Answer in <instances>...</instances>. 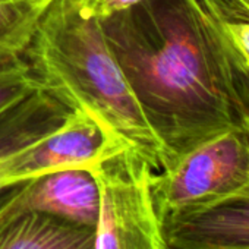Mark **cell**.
Returning a JSON list of instances; mask_svg holds the SVG:
<instances>
[{"label": "cell", "instance_id": "5", "mask_svg": "<svg viewBox=\"0 0 249 249\" xmlns=\"http://www.w3.org/2000/svg\"><path fill=\"white\" fill-rule=\"evenodd\" d=\"M101 124L75 108L60 126L40 141L19 150L0 166V188L66 169H92L120 148Z\"/></svg>", "mask_w": 249, "mask_h": 249}, {"label": "cell", "instance_id": "3", "mask_svg": "<svg viewBox=\"0 0 249 249\" xmlns=\"http://www.w3.org/2000/svg\"><path fill=\"white\" fill-rule=\"evenodd\" d=\"M100 186L97 249H163L166 242L151 192L156 169L137 150L120 147L92 169Z\"/></svg>", "mask_w": 249, "mask_h": 249}, {"label": "cell", "instance_id": "14", "mask_svg": "<svg viewBox=\"0 0 249 249\" xmlns=\"http://www.w3.org/2000/svg\"><path fill=\"white\" fill-rule=\"evenodd\" d=\"M240 2H243V3H246L249 6V0H240Z\"/></svg>", "mask_w": 249, "mask_h": 249}, {"label": "cell", "instance_id": "7", "mask_svg": "<svg viewBox=\"0 0 249 249\" xmlns=\"http://www.w3.org/2000/svg\"><path fill=\"white\" fill-rule=\"evenodd\" d=\"M169 249H249V182L199 210L160 218Z\"/></svg>", "mask_w": 249, "mask_h": 249}, {"label": "cell", "instance_id": "8", "mask_svg": "<svg viewBox=\"0 0 249 249\" xmlns=\"http://www.w3.org/2000/svg\"><path fill=\"white\" fill-rule=\"evenodd\" d=\"M73 110L63 97L43 85L0 113V166L12 154L56 131ZM18 186L0 188V210Z\"/></svg>", "mask_w": 249, "mask_h": 249}, {"label": "cell", "instance_id": "11", "mask_svg": "<svg viewBox=\"0 0 249 249\" xmlns=\"http://www.w3.org/2000/svg\"><path fill=\"white\" fill-rule=\"evenodd\" d=\"M41 87L43 84L24 57L0 65V113Z\"/></svg>", "mask_w": 249, "mask_h": 249}, {"label": "cell", "instance_id": "9", "mask_svg": "<svg viewBox=\"0 0 249 249\" xmlns=\"http://www.w3.org/2000/svg\"><path fill=\"white\" fill-rule=\"evenodd\" d=\"M95 229L27 211L0 217V249H97Z\"/></svg>", "mask_w": 249, "mask_h": 249}, {"label": "cell", "instance_id": "10", "mask_svg": "<svg viewBox=\"0 0 249 249\" xmlns=\"http://www.w3.org/2000/svg\"><path fill=\"white\" fill-rule=\"evenodd\" d=\"M47 8L25 0H0V65L24 57Z\"/></svg>", "mask_w": 249, "mask_h": 249}, {"label": "cell", "instance_id": "4", "mask_svg": "<svg viewBox=\"0 0 249 249\" xmlns=\"http://www.w3.org/2000/svg\"><path fill=\"white\" fill-rule=\"evenodd\" d=\"M249 182V134L230 131L154 172L151 192L159 218L211 205Z\"/></svg>", "mask_w": 249, "mask_h": 249}, {"label": "cell", "instance_id": "1", "mask_svg": "<svg viewBox=\"0 0 249 249\" xmlns=\"http://www.w3.org/2000/svg\"><path fill=\"white\" fill-rule=\"evenodd\" d=\"M100 22L161 170L221 134H249V62L205 0H142Z\"/></svg>", "mask_w": 249, "mask_h": 249}, {"label": "cell", "instance_id": "13", "mask_svg": "<svg viewBox=\"0 0 249 249\" xmlns=\"http://www.w3.org/2000/svg\"><path fill=\"white\" fill-rule=\"evenodd\" d=\"M25 2H30V3H34V5H38V6H44L47 8L53 0H25Z\"/></svg>", "mask_w": 249, "mask_h": 249}, {"label": "cell", "instance_id": "6", "mask_svg": "<svg viewBox=\"0 0 249 249\" xmlns=\"http://www.w3.org/2000/svg\"><path fill=\"white\" fill-rule=\"evenodd\" d=\"M100 186L91 169H66L19 183L0 217L34 211L95 229Z\"/></svg>", "mask_w": 249, "mask_h": 249}, {"label": "cell", "instance_id": "12", "mask_svg": "<svg viewBox=\"0 0 249 249\" xmlns=\"http://www.w3.org/2000/svg\"><path fill=\"white\" fill-rule=\"evenodd\" d=\"M141 2L142 0H75L76 6L84 15L95 19L113 17Z\"/></svg>", "mask_w": 249, "mask_h": 249}, {"label": "cell", "instance_id": "2", "mask_svg": "<svg viewBox=\"0 0 249 249\" xmlns=\"http://www.w3.org/2000/svg\"><path fill=\"white\" fill-rule=\"evenodd\" d=\"M40 82L73 108L95 119L120 145L161 170L157 138L119 68L100 19L84 15L75 0H53L24 53Z\"/></svg>", "mask_w": 249, "mask_h": 249}, {"label": "cell", "instance_id": "15", "mask_svg": "<svg viewBox=\"0 0 249 249\" xmlns=\"http://www.w3.org/2000/svg\"><path fill=\"white\" fill-rule=\"evenodd\" d=\"M163 249H169V248H167V245H164V248H163Z\"/></svg>", "mask_w": 249, "mask_h": 249}]
</instances>
